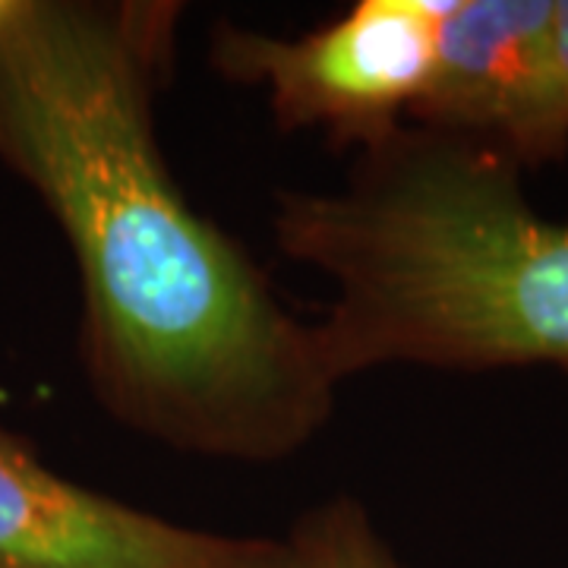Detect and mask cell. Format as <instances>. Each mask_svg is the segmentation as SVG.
<instances>
[{"label": "cell", "mask_w": 568, "mask_h": 568, "mask_svg": "<svg viewBox=\"0 0 568 568\" xmlns=\"http://www.w3.org/2000/svg\"><path fill=\"white\" fill-rule=\"evenodd\" d=\"M178 20L164 0H0V162L73 250L82 364L108 414L190 455L278 462L328 424L338 383L316 323L164 162Z\"/></svg>", "instance_id": "6da1fadb"}, {"label": "cell", "mask_w": 568, "mask_h": 568, "mask_svg": "<svg viewBox=\"0 0 568 568\" xmlns=\"http://www.w3.org/2000/svg\"><path fill=\"white\" fill-rule=\"evenodd\" d=\"M521 164L407 123L332 190H284L272 231L332 284L328 373L383 366L568 369V222L534 209Z\"/></svg>", "instance_id": "7a4b0ae2"}, {"label": "cell", "mask_w": 568, "mask_h": 568, "mask_svg": "<svg viewBox=\"0 0 568 568\" xmlns=\"http://www.w3.org/2000/svg\"><path fill=\"white\" fill-rule=\"evenodd\" d=\"M448 0H361L304 36L219 26L212 63L263 89L287 130H325L357 152L410 123L424 95Z\"/></svg>", "instance_id": "3957f363"}, {"label": "cell", "mask_w": 568, "mask_h": 568, "mask_svg": "<svg viewBox=\"0 0 568 568\" xmlns=\"http://www.w3.org/2000/svg\"><path fill=\"white\" fill-rule=\"evenodd\" d=\"M552 22L556 0H448L410 123L487 142L521 168L559 162L568 123Z\"/></svg>", "instance_id": "277c9868"}, {"label": "cell", "mask_w": 568, "mask_h": 568, "mask_svg": "<svg viewBox=\"0 0 568 568\" xmlns=\"http://www.w3.org/2000/svg\"><path fill=\"white\" fill-rule=\"evenodd\" d=\"M0 568H304L291 540L164 521L85 489L0 429Z\"/></svg>", "instance_id": "5b68a950"}, {"label": "cell", "mask_w": 568, "mask_h": 568, "mask_svg": "<svg viewBox=\"0 0 568 568\" xmlns=\"http://www.w3.org/2000/svg\"><path fill=\"white\" fill-rule=\"evenodd\" d=\"M287 540L304 568H405L366 508L351 496L310 508Z\"/></svg>", "instance_id": "8992f818"}, {"label": "cell", "mask_w": 568, "mask_h": 568, "mask_svg": "<svg viewBox=\"0 0 568 568\" xmlns=\"http://www.w3.org/2000/svg\"><path fill=\"white\" fill-rule=\"evenodd\" d=\"M552 51H556V80H559L562 118H566V123H568V0H556Z\"/></svg>", "instance_id": "52a82bcc"}]
</instances>
